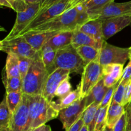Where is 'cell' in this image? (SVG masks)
<instances>
[{
    "label": "cell",
    "instance_id": "8fae6325",
    "mask_svg": "<svg viewBox=\"0 0 131 131\" xmlns=\"http://www.w3.org/2000/svg\"><path fill=\"white\" fill-rule=\"evenodd\" d=\"M86 97L82 98L69 107L60 110L58 117L65 131L69 130L72 125L83 116L84 110L86 108Z\"/></svg>",
    "mask_w": 131,
    "mask_h": 131
},
{
    "label": "cell",
    "instance_id": "681fc988",
    "mask_svg": "<svg viewBox=\"0 0 131 131\" xmlns=\"http://www.w3.org/2000/svg\"><path fill=\"white\" fill-rule=\"evenodd\" d=\"M0 131H9L8 128H4V129H0Z\"/></svg>",
    "mask_w": 131,
    "mask_h": 131
},
{
    "label": "cell",
    "instance_id": "f6af8a7d",
    "mask_svg": "<svg viewBox=\"0 0 131 131\" xmlns=\"http://www.w3.org/2000/svg\"><path fill=\"white\" fill-rule=\"evenodd\" d=\"M0 5L1 6H4L5 7H8V8H10L13 9V6L10 3L8 2L6 0H0Z\"/></svg>",
    "mask_w": 131,
    "mask_h": 131
},
{
    "label": "cell",
    "instance_id": "5b68a950",
    "mask_svg": "<svg viewBox=\"0 0 131 131\" xmlns=\"http://www.w3.org/2000/svg\"><path fill=\"white\" fill-rule=\"evenodd\" d=\"M81 75V80L78 87L80 89L81 98H84L103 78L102 67L99 61H92L85 65Z\"/></svg>",
    "mask_w": 131,
    "mask_h": 131
},
{
    "label": "cell",
    "instance_id": "ba28073f",
    "mask_svg": "<svg viewBox=\"0 0 131 131\" xmlns=\"http://www.w3.org/2000/svg\"><path fill=\"white\" fill-rule=\"evenodd\" d=\"M69 3H70V0H60L56 3L53 4L52 6L49 7L46 10L37 14L30 24L20 33V35H22L28 31L39 26L62 14L68 10Z\"/></svg>",
    "mask_w": 131,
    "mask_h": 131
},
{
    "label": "cell",
    "instance_id": "f907efd6",
    "mask_svg": "<svg viewBox=\"0 0 131 131\" xmlns=\"http://www.w3.org/2000/svg\"><path fill=\"white\" fill-rule=\"evenodd\" d=\"M129 60H131V47H129Z\"/></svg>",
    "mask_w": 131,
    "mask_h": 131
},
{
    "label": "cell",
    "instance_id": "7402d4cb",
    "mask_svg": "<svg viewBox=\"0 0 131 131\" xmlns=\"http://www.w3.org/2000/svg\"><path fill=\"white\" fill-rule=\"evenodd\" d=\"M56 52L55 49L47 44H45L40 51L42 61L49 74L53 72L55 69V58Z\"/></svg>",
    "mask_w": 131,
    "mask_h": 131
},
{
    "label": "cell",
    "instance_id": "cb8c5ba5",
    "mask_svg": "<svg viewBox=\"0 0 131 131\" xmlns=\"http://www.w3.org/2000/svg\"><path fill=\"white\" fill-rule=\"evenodd\" d=\"M4 70L8 78H12V77L20 78L18 56L14 54H8L6 65Z\"/></svg>",
    "mask_w": 131,
    "mask_h": 131
},
{
    "label": "cell",
    "instance_id": "c3c4849f",
    "mask_svg": "<svg viewBox=\"0 0 131 131\" xmlns=\"http://www.w3.org/2000/svg\"><path fill=\"white\" fill-rule=\"evenodd\" d=\"M80 131H89V129H88V127L84 125Z\"/></svg>",
    "mask_w": 131,
    "mask_h": 131
},
{
    "label": "cell",
    "instance_id": "ffe728a7",
    "mask_svg": "<svg viewBox=\"0 0 131 131\" xmlns=\"http://www.w3.org/2000/svg\"><path fill=\"white\" fill-rule=\"evenodd\" d=\"M115 0H87L83 3L86 11L90 19H95L97 15L111 3Z\"/></svg>",
    "mask_w": 131,
    "mask_h": 131
},
{
    "label": "cell",
    "instance_id": "e575fe53",
    "mask_svg": "<svg viewBox=\"0 0 131 131\" xmlns=\"http://www.w3.org/2000/svg\"><path fill=\"white\" fill-rule=\"evenodd\" d=\"M118 84V83L116 85L113 86L107 89V92H106V95H105L104 97L103 100H102V102H101V105H100V107H104L111 104V102H112L114 93H115V90H116V88H117Z\"/></svg>",
    "mask_w": 131,
    "mask_h": 131
},
{
    "label": "cell",
    "instance_id": "db71d44e",
    "mask_svg": "<svg viewBox=\"0 0 131 131\" xmlns=\"http://www.w3.org/2000/svg\"><path fill=\"white\" fill-rule=\"evenodd\" d=\"M102 131H107V127H106V125L104 127V129H102Z\"/></svg>",
    "mask_w": 131,
    "mask_h": 131
},
{
    "label": "cell",
    "instance_id": "f546056e",
    "mask_svg": "<svg viewBox=\"0 0 131 131\" xmlns=\"http://www.w3.org/2000/svg\"><path fill=\"white\" fill-rule=\"evenodd\" d=\"M99 107L100 104L97 103H93L85 109L83 116H82L84 125L89 128V127L90 126L92 122H93L96 112Z\"/></svg>",
    "mask_w": 131,
    "mask_h": 131
},
{
    "label": "cell",
    "instance_id": "4fadbf2b",
    "mask_svg": "<svg viewBox=\"0 0 131 131\" xmlns=\"http://www.w3.org/2000/svg\"><path fill=\"white\" fill-rule=\"evenodd\" d=\"M125 16H131V1L124 3H115V1L111 3L97 15L96 19L104 20Z\"/></svg>",
    "mask_w": 131,
    "mask_h": 131
},
{
    "label": "cell",
    "instance_id": "74e56055",
    "mask_svg": "<svg viewBox=\"0 0 131 131\" xmlns=\"http://www.w3.org/2000/svg\"><path fill=\"white\" fill-rule=\"evenodd\" d=\"M126 130V118L125 114L122 115L113 128V131H125Z\"/></svg>",
    "mask_w": 131,
    "mask_h": 131
},
{
    "label": "cell",
    "instance_id": "d4e9b609",
    "mask_svg": "<svg viewBox=\"0 0 131 131\" xmlns=\"http://www.w3.org/2000/svg\"><path fill=\"white\" fill-rule=\"evenodd\" d=\"M3 83L6 89V93L22 92L23 79L20 78H15V77L8 78L6 75L5 70H3Z\"/></svg>",
    "mask_w": 131,
    "mask_h": 131
},
{
    "label": "cell",
    "instance_id": "7dc6e473",
    "mask_svg": "<svg viewBox=\"0 0 131 131\" xmlns=\"http://www.w3.org/2000/svg\"><path fill=\"white\" fill-rule=\"evenodd\" d=\"M6 1H8L13 6V10H15V6H16V4H17V0H6Z\"/></svg>",
    "mask_w": 131,
    "mask_h": 131
},
{
    "label": "cell",
    "instance_id": "277c9868",
    "mask_svg": "<svg viewBox=\"0 0 131 131\" xmlns=\"http://www.w3.org/2000/svg\"><path fill=\"white\" fill-rule=\"evenodd\" d=\"M85 63L72 45L58 50L55 58V69L69 70L70 73L83 74Z\"/></svg>",
    "mask_w": 131,
    "mask_h": 131
},
{
    "label": "cell",
    "instance_id": "f35d334b",
    "mask_svg": "<svg viewBox=\"0 0 131 131\" xmlns=\"http://www.w3.org/2000/svg\"><path fill=\"white\" fill-rule=\"evenodd\" d=\"M131 102V81L128 83L126 86L124 95V101H123V106H125Z\"/></svg>",
    "mask_w": 131,
    "mask_h": 131
},
{
    "label": "cell",
    "instance_id": "d590c367",
    "mask_svg": "<svg viewBox=\"0 0 131 131\" xmlns=\"http://www.w3.org/2000/svg\"><path fill=\"white\" fill-rule=\"evenodd\" d=\"M129 60L130 61H129L128 65L124 69L122 78L120 80L122 82L126 84H127L131 81V60Z\"/></svg>",
    "mask_w": 131,
    "mask_h": 131
},
{
    "label": "cell",
    "instance_id": "ab89813d",
    "mask_svg": "<svg viewBox=\"0 0 131 131\" xmlns=\"http://www.w3.org/2000/svg\"><path fill=\"white\" fill-rule=\"evenodd\" d=\"M103 81L105 86H106L108 88H111V87L113 86L116 85L119 83V81H118L117 80L111 78V77L108 76V75L103 76Z\"/></svg>",
    "mask_w": 131,
    "mask_h": 131
},
{
    "label": "cell",
    "instance_id": "bcb514c9",
    "mask_svg": "<svg viewBox=\"0 0 131 131\" xmlns=\"http://www.w3.org/2000/svg\"><path fill=\"white\" fill-rule=\"evenodd\" d=\"M24 2L26 5H31V4L40 3L42 5V0H24Z\"/></svg>",
    "mask_w": 131,
    "mask_h": 131
},
{
    "label": "cell",
    "instance_id": "11a10c76",
    "mask_svg": "<svg viewBox=\"0 0 131 131\" xmlns=\"http://www.w3.org/2000/svg\"><path fill=\"white\" fill-rule=\"evenodd\" d=\"M46 1V0H42V3H43V2H44V1Z\"/></svg>",
    "mask_w": 131,
    "mask_h": 131
},
{
    "label": "cell",
    "instance_id": "4316f807",
    "mask_svg": "<svg viewBox=\"0 0 131 131\" xmlns=\"http://www.w3.org/2000/svg\"><path fill=\"white\" fill-rule=\"evenodd\" d=\"M124 72V65L121 64H110L102 67L103 76L108 75L120 81L122 78Z\"/></svg>",
    "mask_w": 131,
    "mask_h": 131
},
{
    "label": "cell",
    "instance_id": "ee69618b",
    "mask_svg": "<svg viewBox=\"0 0 131 131\" xmlns=\"http://www.w3.org/2000/svg\"><path fill=\"white\" fill-rule=\"evenodd\" d=\"M31 131H52V130H51V128L49 125L44 124V125L35 128Z\"/></svg>",
    "mask_w": 131,
    "mask_h": 131
},
{
    "label": "cell",
    "instance_id": "816d5d0a",
    "mask_svg": "<svg viewBox=\"0 0 131 131\" xmlns=\"http://www.w3.org/2000/svg\"><path fill=\"white\" fill-rule=\"evenodd\" d=\"M107 131H113V129H111V128H110L108 127H107Z\"/></svg>",
    "mask_w": 131,
    "mask_h": 131
},
{
    "label": "cell",
    "instance_id": "9f6ffc18",
    "mask_svg": "<svg viewBox=\"0 0 131 131\" xmlns=\"http://www.w3.org/2000/svg\"><path fill=\"white\" fill-rule=\"evenodd\" d=\"M130 26H131V23H130Z\"/></svg>",
    "mask_w": 131,
    "mask_h": 131
},
{
    "label": "cell",
    "instance_id": "6da1fadb",
    "mask_svg": "<svg viewBox=\"0 0 131 131\" xmlns=\"http://www.w3.org/2000/svg\"><path fill=\"white\" fill-rule=\"evenodd\" d=\"M89 20V15L86 11H79L75 6L67 10L52 20L28 31L24 34L74 31Z\"/></svg>",
    "mask_w": 131,
    "mask_h": 131
},
{
    "label": "cell",
    "instance_id": "e0dca14e",
    "mask_svg": "<svg viewBox=\"0 0 131 131\" xmlns=\"http://www.w3.org/2000/svg\"><path fill=\"white\" fill-rule=\"evenodd\" d=\"M71 45L74 48H78L81 46H92L98 49H101L102 44L93 39L92 37L76 29L73 32Z\"/></svg>",
    "mask_w": 131,
    "mask_h": 131
},
{
    "label": "cell",
    "instance_id": "8992f818",
    "mask_svg": "<svg viewBox=\"0 0 131 131\" xmlns=\"http://www.w3.org/2000/svg\"><path fill=\"white\" fill-rule=\"evenodd\" d=\"M0 49L6 54H14L33 59L38 54L36 51L22 36L11 38H5L0 42Z\"/></svg>",
    "mask_w": 131,
    "mask_h": 131
},
{
    "label": "cell",
    "instance_id": "836d02e7",
    "mask_svg": "<svg viewBox=\"0 0 131 131\" xmlns=\"http://www.w3.org/2000/svg\"><path fill=\"white\" fill-rule=\"evenodd\" d=\"M110 106V105L104 107H101V111H100L99 115L94 131H102V129L106 126V117H107V111H108Z\"/></svg>",
    "mask_w": 131,
    "mask_h": 131
},
{
    "label": "cell",
    "instance_id": "8d00e7d4",
    "mask_svg": "<svg viewBox=\"0 0 131 131\" xmlns=\"http://www.w3.org/2000/svg\"><path fill=\"white\" fill-rule=\"evenodd\" d=\"M125 114L126 118L125 131H131V102L125 106Z\"/></svg>",
    "mask_w": 131,
    "mask_h": 131
},
{
    "label": "cell",
    "instance_id": "2e32d148",
    "mask_svg": "<svg viewBox=\"0 0 131 131\" xmlns=\"http://www.w3.org/2000/svg\"><path fill=\"white\" fill-rule=\"evenodd\" d=\"M58 32H46V33H26L22 36L26 42L37 52L41 51L43 46L53 35Z\"/></svg>",
    "mask_w": 131,
    "mask_h": 131
},
{
    "label": "cell",
    "instance_id": "44dd1931",
    "mask_svg": "<svg viewBox=\"0 0 131 131\" xmlns=\"http://www.w3.org/2000/svg\"><path fill=\"white\" fill-rule=\"evenodd\" d=\"M124 113H125V106L111 102L107 111L106 122V126L113 129L115 125Z\"/></svg>",
    "mask_w": 131,
    "mask_h": 131
},
{
    "label": "cell",
    "instance_id": "b9f144b4",
    "mask_svg": "<svg viewBox=\"0 0 131 131\" xmlns=\"http://www.w3.org/2000/svg\"><path fill=\"white\" fill-rule=\"evenodd\" d=\"M60 1V0H46V1L42 4V5H41L40 10V11L38 12V13L42 12H43V10H46V9L48 8L49 7L52 6L53 4L56 3H57L58 1Z\"/></svg>",
    "mask_w": 131,
    "mask_h": 131
},
{
    "label": "cell",
    "instance_id": "9a60e30c",
    "mask_svg": "<svg viewBox=\"0 0 131 131\" xmlns=\"http://www.w3.org/2000/svg\"><path fill=\"white\" fill-rule=\"evenodd\" d=\"M102 20L99 19H90L84 23L78 29L95 40L99 43L102 44L104 41L102 34Z\"/></svg>",
    "mask_w": 131,
    "mask_h": 131
},
{
    "label": "cell",
    "instance_id": "d6986e66",
    "mask_svg": "<svg viewBox=\"0 0 131 131\" xmlns=\"http://www.w3.org/2000/svg\"><path fill=\"white\" fill-rule=\"evenodd\" d=\"M107 89L108 88L105 86L102 78V79L93 87L88 96L86 97V107H88L93 103H97L101 105Z\"/></svg>",
    "mask_w": 131,
    "mask_h": 131
},
{
    "label": "cell",
    "instance_id": "4dcf8cb0",
    "mask_svg": "<svg viewBox=\"0 0 131 131\" xmlns=\"http://www.w3.org/2000/svg\"><path fill=\"white\" fill-rule=\"evenodd\" d=\"M70 77H68L60 83L55 92V97L61 99L72 92V85L70 84Z\"/></svg>",
    "mask_w": 131,
    "mask_h": 131
},
{
    "label": "cell",
    "instance_id": "60d3db41",
    "mask_svg": "<svg viewBox=\"0 0 131 131\" xmlns=\"http://www.w3.org/2000/svg\"><path fill=\"white\" fill-rule=\"evenodd\" d=\"M84 125V122H83V118L81 117L74 125H72L69 130L66 131H80Z\"/></svg>",
    "mask_w": 131,
    "mask_h": 131
},
{
    "label": "cell",
    "instance_id": "ac0fdd59",
    "mask_svg": "<svg viewBox=\"0 0 131 131\" xmlns=\"http://www.w3.org/2000/svg\"><path fill=\"white\" fill-rule=\"evenodd\" d=\"M74 31H64L56 33L46 43L56 51L71 45Z\"/></svg>",
    "mask_w": 131,
    "mask_h": 131
},
{
    "label": "cell",
    "instance_id": "7bdbcfd3",
    "mask_svg": "<svg viewBox=\"0 0 131 131\" xmlns=\"http://www.w3.org/2000/svg\"><path fill=\"white\" fill-rule=\"evenodd\" d=\"M86 1H87V0H70V3H69L68 10L73 8L75 7V6H78L79 4H81L85 2Z\"/></svg>",
    "mask_w": 131,
    "mask_h": 131
},
{
    "label": "cell",
    "instance_id": "83f0119b",
    "mask_svg": "<svg viewBox=\"0 0 131 131\" xmlns=\"http://www.w3.org/2000/svg\"><path fill=\"white\" fill-rule=\"evenodd\" d=\"M12 113L6 102V95L0 104V129L8 128L11 120Z\"/></svg>",
    "mask_w": 131,
    "mask_h": 131
},
{
    "label": "cell",
    "instance_id": "1f68e13d",
    "mask_svg": "<svg viewBox=\"0 0 131 131\" xmlns=\"http://www.w3.org/2000/svg\"><path fill=\"white\" fill-rule=\"evenodd\" d=\"M18 59H19L20 76V78L23 80L27 73H28V70H29V67H30L32 61H33V59L21 56H18Z\"/></svg>",
    "mask_w": 131,
    "mask_h": 131
},
{
    "label": "cell",
    "instance_id": "484cf974",
    "mask_svg": "<svg viewBox=\"0 0 131 131\" xmlns=\"http://www.w3.org/2000/svg\"><path fill=\"white\" fill-rule=\"evenodd\" d=\"M82 98H81L80 89L78 87L77 90L72 91L66 96L58 100V102H55V106L58 111H60L63 109L69 107V106L76 101H79Z\"/></svg>",
    "mask_w": 131,
    "mask_h": 131
},
{
    "label": "cell",
    "instance_id": "7c38bea8",
    "mask_svg": "<svg viewBox=\"0 0 131 131\" xmlns=\"http://www.w3.org/2000/svg\"><path fill=\"white\" fill-rule=\"evenodd\" d=\"M70 74L69 70L61 69H56L49 75L42 95L48 102H52L58 86L64 79L70 76Z\"/></svg>",
    "mask_w": 131,
    "mask_h": 131
},
{
    "label": "cell",
    "instance_id": "52a82bcc",
    "mask_svg": "<svg viewBox=\"0 0 131 131\" xmlns=\"http://www.w3.org/2000/svg\"><path fill=\"white\" fill-rule=\"evenodd\" d=\"M129 59V47L122 48L116 47L104 41L101 49L99 63L102 67L110 64L125 63Z\"/></svg>",
    "mask_w": 131,
    "mask_h": 131
},
{
    "label": "cell",
    "instance_id": "f5cc1de1",
    "mask_svg": "<svg viewBox=\"0 0 131 131\" xmlns=\"http://www.w3.org/2000/svg\"><path fill=\"white\" fill-rule=\"evenodd\" d=\"M18 3H25L24 0H17Z\"/></svg>",
    "mask_w": 131,
    "mask_h": 131
},
{
    "label": "cell",
    "instance_id": "f1b7e54d",
    "mask_svg": "<svg viewBox=\"0 0 131 131\" xmlns=\"http://www.w3.org/2000/svg\"><path fill=\"white\" fill-rule=\"evenodd\" d=\"M23 92H14L6 93V102L12 115L18 108L23 99Z\"/></svg>",
    "mask_w": 131,
    "mask_h": 131
},
{
    "label": "cell",
    "instance_id": "9c48e42d",
    "mask_svg": "<svg viewBox=\"0 0 131 131\" xmlns=\"http://www.w3.org/2000/svg\"><path fill=\"white\" fill-rule=\"evenodd\" d=\"M9 131H30L28 95L24 94L18 108L12 115Z\"/></svg>",
    "mask_w": 131,
    "mask_h": 131
},
{
    "label": "cell",
    "instance_id": "30bf717a",
    "mask_svg": "<svg viewBox=\"0 0 131 131\" xmlns=\"http://www.w3.org/2000/svg\"><path fill=\"white\" fill-rule=\"evenodd\" d=\"M41 4L28 5L24 11L17 13V18L15 24L10 33L5 38H11L20 35V33L30 24L40 10Z\"/></svg>",
    "mask_w": 131,
    "mask_h": 131
},
{
    "label": "cell",
    "instance_id": "5bb4252c",
    "mask_svg": "<svg viewBox=\"0 0 131 131\" xmlns=\"http://www.w3.org/2000/svg\"><path fill=\"white\" fill-rule=\"evenodd\" d=\"M131 16L119 17L102 20V34L105 41L130 25Z\"/></svg>",
    "mask_w": 131,
    "mask_h": 131
},
{
    "label": "cell",
    "instance_id": "3957f363",
    "mask_svg": "<svg viewBox=\"0 0 131 131\" xmlns=\"http://www.w3.org/2000/svg\"><path fill=\"white\" fill-rule=\"evenodd\" d=\"M49 74L41 58L40 51L33 59L30 67L23 80V94L42 95Z\"/></svg>",
    "mask_w": 131,
    "mask_h": 131
},
{
    "label": "cell",
    "instance_id": "d6a6232c",
    "mask_svg": "<svg viewBox=\"0 0 131 131\" xmlns=\"http://www.w3.org/2000/svg\"><path fill=\"white\" fill-rule=\"evenodd\" d=\"M126 86L127 84L122 82L121 81H119L117 88L115 90L113 97L112 102L123 105V101H124Z\"/></svg>",
    "mask_w": 131,
    "mask_h": 131
},
{
    "label": "cell",
    "instance_id": "603a6c76",
    "mask_svg": "<svg viewBox=\"0 0 131 131\" xmlns=\"http://www.w3.org/2000/svg\"><path fill=\"white\" fill-rule=\"evenodd\" d=\"M76 51L84 61L85 65L92 61H99L101 49L92 46H81L76 48Z\"/></svg>",
    "mask_w": 131,
    "mask_h": 131
},
{
    "label": "cell",
    "instance_id": "7a4b0ae2",
    "mask_svg": "<svg viewBox=\"0 0 131 131\" xmlns=\"http://www.w3.org/2000/svg\"><path fill=\"white\" fill-rule=\"evenodd\" d=\"M30 131L58 117L55 102H48L42 95H28Z\"/></svg>",
    "mask_w": 131,
    "mask_h": 131
}]
</instances>
